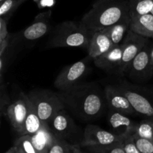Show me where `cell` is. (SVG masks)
<instances>
[{
	"label": "cell",
	"mask_w": 153,
	"mask_h": 153,
	"mask_svg": "<svg viewBox=\"0 0 153 153\" xmlns=\"http://www.w3.org/2000/svg\"><path fill=\"white\" fill-rule=\"evenodd\" d=\"M130 29L147 38H153V14L151 13L131 17Z\"/></svg>",
	"instance_id": "obj_18"
},
{
	"label": "cell",
	"mask_w": 153,
	"mask_h": 153,
	"mask_svg": "<svg viewBox=\"0 0 153 153\" xmlns=\"http://www.w3.org/2000/svg\"><path fill=\"white\" fill-rule=\"evenodd\" d=\"M108 123L111 131L124 138L132 136L137 125V123L128 117V115L114 111H109Z\"/></svg>",
	"instance_id": "obj_13"
},
{
	"label": "cell",
	"mask_w": 153,
	"mask_h": 153,
	"mask_svg": "<svg viewBox=\"0 0 153 153\" xmlns=\"http://www.w3.org/2000/svg\"><path fill=\"white\" fill-rule=\"evenodd\" d=\"M104 91L109 111L121 112L126 115L137 114L128 99L116 85H106Z\"/></svg>",
	"instance_id": "obj_12"
},
{
	"label": "cell",
	"mask_w": 153,
	"mask_h": 153,
	"mask_svg": "<svg viewBox=\"0 0 153 153\" xmlns=\"http://www.w3.org/2000/svg\"><path fill=\"white\" fill-rule=\"evenodd\" d=\"M94 31L82 21H64L51 31L46 48L78 47L88 49Z\"/></svg>",
	"instance_id": "obj_3"
},
{
	"label": "cell",
	"mask_w": 153,
	"mask_h": 153,
	"mask_svg": "<svg viewBox=\"0 0 153 153\" xmlns=\"http://www.w3.org/2000/svg\"><path fill=\"white\" fill-rule=\"evenodd\" d=\"M31 102L27 94L20 93L19 97L13 102H10L7 109V117L8 118L12 127L18 133L22 128Z\"/></svg>",
	"instance_id": "obj_11"
},
{
	"label": "cell",
	"mask_w": 153,
	"mask_h": 153,
	"mask_svg": "<svg viewBox=\"0 0 153 153\" xmlns=\"http://www.w3.org/2000/svg\"><path fill=\"white\" fill-rule=\"evenodd\" d=\"M72 153H85L81 150L80 147L77 145H73L72 146Z\"/></svg>",
	"instance_id": "obj_33"
},
{
	"label": "cell",
	"mask_w": 153,
	"mask_h": 153,
	"mask_svg": "<svg viewBox=\"0 0 153 153\" xmlns=\"http://www.w3.org/2000/svg\"><path fill=\"white\" fill-rule=\"evenodd\" d=\"M57 94L66 108L81 120L98 119L107 107L105 91L94 82L79 83Z\"/></svg>",
	"instance_id": "obj_1"
},
{
	"label": "cell",
	"mask_w": 153,
	"mask_h": 153,
	"mask_svg": "<svg viewBox=\"0 0 153 153\" xmlns=\"http://www.w3.org/2000/svg\"><path fill=\"white\" fill-rule=\"evenodd\" d=\"M51 16L52 10H46L37 14L31 25L19 34L12 35V44L16 45L18 43L30 44L46 35L51 30Z\"/></svg>",
	"instance_id": "obj_6"
},
{
	"label": "cell",
	"mask_w": 153,
	"mask_h": 153,
	"mask_svg": "<svg viewBox=\"0 0 153 153\" xmlns=\"http://www.w3.org/2000/svg\"><path fill=\"white\" fill-rule=\"evenodd\" d=\"M126 138L114 132L107 131L95 125H88L84 131L83 140L81 146L88 147L91 146H105L118 142H122Z\"/></svg>",
	"instance_id": "obj_10"
},
{
	"label": "cell",
	"mask_w": 153,
	"mask_h": 153,
	"mask_svg": "<svg viewBox=\"0 0 153 153\" xmlns=\"http://www.w3.org/2000/svg\"><path fill=\"white\" fill-rule=\"evenodd\" d=\"M14 146L19 147L25 153H38L31 142L30 135H20L15 140Z\"/></svg>",
	"instance_id": "obj_25"
},
{
	"label": "cell",
	"mask_w": 153,
	"mask_h": 153,
	"mask_svg": "<svg viewBox=\"0 0 153 153\" xmlns=\"http://www.w3.org/2000/svg\"><path fill=\"white\" fill-rule=\"evenodd\" d=\"M131 17L150 13L153 0H128Z\"/></svg>",
	"instance_id": "obj_21"
},
{
	"label": "cell",
	"mask_w": 153,
	"mask_h": 153,
	"mask_svg": "<svg viewBox=\"0 0 153 153\" xmlns=\"http://www.w3.org/2000/svg\"><path fill=\"white\" fill-rule=\"evenodd\" d=\"M8 21L9 19L0 17V41L7 38L10 34L7 31Z\"/></svg>",
	"instance_id": "obj_30"
},
{
	"label": "cell",
	"mask_w": 153,
	"mask_h": 153,
	"mask_svg": "<svg viewBox=\"0 0 153 153\" xmlns=\"http://www.w3.org/2000/svg\"><path fill=\"white\" fill-rule=\"evenodd\" d=\"M123 46H114L110 50L94 59V64L97 67L104 70L118 67L122 59Z\"/></svg>",
	"instance_id": "obj_17"
},
{
	"label": "cell",
	"mask_w": 153,
	"mask_h": 153,
	"mask_svg": "<svg viewBox=\"0 0 153 153\" xmlns=\"http://www.w3.org/2000/svg\"><path fill=\"white\" fill-rule=\"evenodd\" d=\"M16 153H25V152H24L22 149H19V147H17V146H16Z\"/></svg>",
	"instance_id": "obj_35"
},
{
	"label": "cell",
	"mask_w": 153,
	"mask_h": 153,
	"mask_svg": "<svg viewBox=\"0 0 153 153\" xmlns=\"http://www.w3.org/2000/svg\"><path fill=\"white\" fill-rule=\"evenodd\" d=\"M128 19L131 16L128 0H98L81 21L95 31Z\"/></svg>",
	"instance_id": "obj_2"
},
{
	"label": "cell",
	"mask_w": 153,
	"mask_h": 153,
	"mask_svg": "<svg viewBox=\"0 0 153 153\" xmlns=\"http://www.w3.org/2000/svg\"><path fill=\"white\" fill-rule=\"evenodd\" d=\"M152 47L148 43L128 65L126 72L128 77L142 83L149 80L153 76V66L151 60Z\"/></svg>",
	"instance_id": "obj_8"
},
{
	"label": "cell",
	"mask_w": 153,
	"mask_h": 153,
	"mask_svg": "<svg viewBox=\"0 0 153 153\" xmlns=\"http://www.w3.org/2000/svg\"><path fill=\"white\" fill-rule=\"evenodd\" d=\"M37 2V6L39 8H43V7H52L55 4V0H34Z\"/></svg>",
	"instance_id": "obj_32"
},
{
	"label": "cell",
	"mask_w": 153,
	"mask_h": 153,
	"mask_svg": "<svg viewBox=\"0 0 153 153\" xmlns=\"http://www.w3.org/2000/svg\"><path fill=\"white\" fill-rule=\"evenodd\" d=\"M134 143L141 153H153V141L133 134Z\"/></svg>",
	"instance_id": "obj_27"
},
{
	"label": "cell",
	"mask_w": 153,
	"mask_h": 153,
	"mask_svg": "<svg viewBox=\"0 0 153 153\" xmlns=\"http://www.w3.org/2000/svg\"><path fill=\"white\" fill-rule=\"evenodd\" d=\"M123 146L126 153H141L136 146L132 136L126 138L123 142Z\"/></svg>",
	"instance_id": "obj_29"
},
{
	"label": "cell",
	"mask_w": 153,
	"mask_h": 153,
	"mask_svg": "<svg viewBox=\"0 0 153 153\" xmlns=\"http://www.w3.org/2000/svg\"><path fill=\"white\" fill-rule=\"evenodd\" d=\"M134 134L153 141V120L143 119L137 123Z\"/></svg>",
	"instance_id": "obj_22"
},
{
	"label": "cell",
	"mask_w": 153,
	"mask_h": 153,
	"mask_svg": "<svg viewBox=\"0 0 153 153\" xmlns=\"http://www.w3.org/2000/svg\"><path fill=\"white\" fill-rule=\"evenodd\" d=\"M27 95L39 117L49 125L58 112L65 108L58 94L49 90H33Z\"/></svg>",
	"instance_id": "obj_5"
},
{
	"label": "cell",
	"mask_w": 153,
	"mask_h": 153,
	"mask_svg": "<svg viewBox=\"0 0 153 153\" xmlns=\"http://www.w3.org/2000/svg\"><path fill=\"white\" fill-rule=\"evenodd\" d=\"M20 1H22V3H23V2H24V1H25V0H20Z\"/></svg>",
	"instance_id": "obj_38"
},
{
	"label": "cell",
	"mask_w": 153,
	"mask_h": 153,
	"mask_svg": "<svg viewBox=\"0 0 153 153\" xmlns=\"http://www.w3.org/2000/svg\"><path fill=\"white\" fill-rule=\"evenodd\" d=\"M1 87H0V108H1V115L4 117H7V109L9 105L10 104V100L7 93V88L6 85L3 81V76H1Z\"/></svg>",
	"instance_id": "obj_26"
},
{
	"label": "cell",
	"mask_w": 153,
	"mask_h": 153,
	"mask_svg": "<svg viewBox=\"0 0 153 153\" xmlns=\"http://www.w3.org/2000/svg\"><path fill=\"white\" fill-rule=\"evenodd\" d=\"M90 59L91 58L88 55L84 59L63 69L54 82L55 88L59 91H64L81 83V81L89 70Z\"/></svg>",
	"instance_id": "obj_7"
},
{
	"label": "cell",
	"mask_w": 153,
	"mask_h": 153,
	"mask_svg": "<svg viewBox=\"0 0 153 153\" xmlns=\"http://www.w3.org/2000/svg\"><path fill=\"white\" fill-rule=\"evenodd\" d=\"M72 146L64 139L57 138L48 153H72Z\"/></svg>",
	"instance_id": "obj_28"
},
{
	"label": "cell",
	"mask_w": 153,
	"mask_h": 153,
	"mask_svg": "<svg viewBox=\"0 0 153 153\" xmlns=\"http://www.w3.org/2000/svg\"><path fill=\"white\" fill-rule=\"evenodd\" d=\"M114 46L110 36L108 28L95 31L88 47V55L92 59H96L102 54L110 50Z\"/></svg>",
	"instance_id": "obj_15"
},
{
	"label": "cell",
	"mask_w": 153,
	"mask_h": 153,
	"mask_svg": "<svg viewBox=\"0 0 153 153\" xmlns=\"http://www.w3.org/2000/svg\"><path fill=\"white\" fill-rule=\"evenodd\" d=\"M148 43L149 38L136 34L129 28L122 43V59L117 67L119 74L122 76L126 74L128 65Z\"/></svg>",
	"instance_id": "obj_9"
},
{
	"label": "cell",
	"mask_w": 153,
	"mask_h": 153,
	"mask_svg": "<svg viewBox=\"0 0 153 153\" xmlns=\"http://www.w3.org/2000/svg\"><path fill=\"white\" fill-rule=\"evenodd\" d=\"M12 34H10L7 38L0 41V57H3L7 55L8 49L10 47V41H11Z\"/></svg>",
	"instance_id": "obj_31"
},
{
	"label": "cell",
	"mask_w": 153,
	"mask_h": 153,
	"mask_svg": "<svg viewBox=\"0 0 153 153\" xmlns=\"http://www.w3.org/2000/svg\"><path fill=\"white\" fill-rule=\"evenodd\" d=\"M151 60H152V64L153 66V47H152V50H151Z\"/></svg>",
	"instance_id": "obj_36"
},
{
	"label": "cell",
	"mask_w": 153,
	"mask_h": 153,
	"mask_svg": "<svg viewBox=\"0 0 153 153\" xmlns=\"http://www.w3.org/2000/svg\"><path fill=\"white\" fill-rule=\"evenodd\" d=\"M16 146H12L11 148L8 149L5 153H16Z\"/></svg>",
	"instance_id": "obj_34"
},
{
	"label": "cell",
	"mask_w": 153,
	"mask_h": 153,
	"mask_svg": "<svg viewBox=\"0 0 153 153\" xmlns=\"http://www.w3.org/2000/svg\"><path fill=\"white\" fill-rule=\"evenodd\" d=\"M22 3L20 0H4L0 2V17L9 19Z\"/></svg>",
	"instance_id": "obj_24"
},
{
	"label": "cell",
	"mask_w": 153,
	"mask_h": 153,
	"mask_svg": "<svg viewBox=\"0 0 153 153\" xmlns=\"http://www.w3.org/2000/svg\"><path fill=\"white\" fill-rule=\"evenodd\" d=\"M115 85L128 99L137 114L153 120V85L141 86L127 81H118Z\"/></svg>",
	"instance_id": "obj_4"
},
{
	"label": "cell",
	"mask_w": 153,
	"mask_h": 153,
	"mask_svg": "<svg viewBox=\"0 0 153 153\" xmlns=\"http://www.w3.org/2000/svg\"><path fill=\"white\" fill-rule=\"evenodd\" d=\"M46 124L37 115L34 106L31 104L22 128L18 134L19 135H31L41 129Z\"/></svg>",
	"instance_id": "obj_19"
},
{
	"label": "cell",
	"mask_w": 153,
	"mask_h": 153,
	"mask_svg": "<svg viewBox=\"0 0 153 153\" xmlns=\"http://www.w3.org/2000/svg\"><path fill=\"white\" fill-rule=\"evenodd\" d=\"M49 126L58 138L64 140L70 137L77 128L74 121L65 108L58 112Z\"/></svg>",
	"instance_id": "obj_14"
},
{
	"label": "cell",
	"mask_w": 153,
	"mask_h": 153,
	"mask_svg": "<svg viewBox=\"0 0 153 153\" xmlns=\"http://www.w3.org/2000/svg\"><path fill=\"white\" fill-rule=\"evenodd\" d=\"M151 13H152V14H153V7H152V10H151V12H150Z\"/></svg>",
	"instance_id": "obj_37"
},
{
	"label": "cell",
	"mask_w": 153,
	"mask_h": 153,
	"mask_svg": "<svg viewBox=\"0 0 153 153\" xmlns=\"http://www.w3.org/2000/svg\"><path fill=\"white\" fill-rule=\"evenodd\" d=\"M2 1H4V0H0V2H1Z\"/></svg>",
	"instance_id": "obj_39"
},
{
	"label": "cell",
	"mask_w": 153,
	"mask_h": 153,
	"mask_svg": "<svg viewBox=\"0 0 153 153\" xmlns=\"http://www.w3.org/2000/svg\"><path fill=\"white\" fill-rule=\"evenodd\" d=\"M123 142V141L105 146H91L86 148L91 153H126Z\"/></svg>",
	"instance_id": "obj_23"
},
{
	"label": "cell",
	"mask_w": 153,
	"mask_h": 153,
	"mask_svg": "<svg viewBox=\"0 0 153 153\" xmlns=\"http://www.w3.org/2000/svg\"><path fill=\"white\" fill-rule=\"evenodd\" d=\"M131 19L123 21L109 27V36L114 46L121 45L130 28Z\"/></svg>",
	"instance_id": "obj_20"
},
{
	"label": "cell",
	"mask_w": 153,
	"mask_h": 153,
	"mask_svg": "<svg viewBox=\"0 0 153 153\" xmlns=\"http://www.w3.org/2000/svg\"><path fill=\"white\" fill-rule=\"evenodd\" d=\"M30 137L38 153H48L51 146L58 138L49 124H46L37 132L30 135Z\"/></svg>",
	"instance_id": "obj_16"
}]
</instances>
